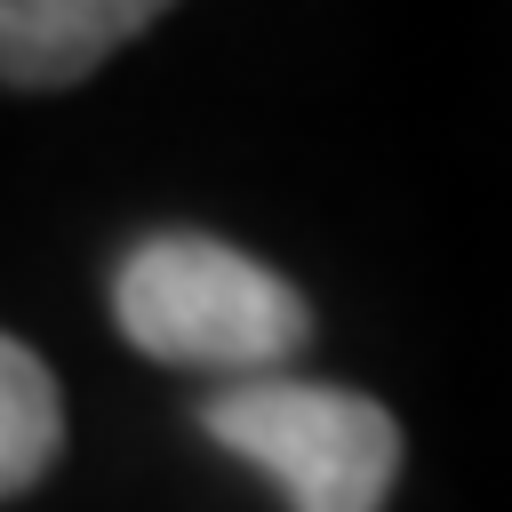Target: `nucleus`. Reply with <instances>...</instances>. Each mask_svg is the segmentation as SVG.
<instances>
[{
	"label": "nucleus",
	"instance_id": "nucleus-3",
	"mask_svg": "<svg viewBox=\"0 0 512 512\" xmlns=\"http://www.w3.org/2000/svg\"><path fill=\"white\" fill-rule=\"evenodd\" d=\"M152 0H0V80L8 88H72L112 48L152 32Z\"/></svg>",
	"mask_w": 512,
	"mask_h": 512
},
{
	"label": "nucleus",
	"instance_id": "nucleus-4",
	"mask_svg": "<svg viewBox=\"0 0 512 512\" xmlns=\"http://www.w3.org/2000/svg\"><path fill=\"white\" fill-rule=\"evenodd\" d=\"M64 448V400H56V376L16 344L0 336V496H24Z\"/></svg>",
	"mask_w": 512,
	"mask_h": 512
},
{
	"label": "nucleus",
	"instance_id": "nucleus-1",
	"mask_svg": "<svg viewBox=\"0 0 512 512\" xmlns=\"http://www.w3.org/2000/svg\"><path fill=\"white\" fill-rule=\"evenodd\" d=\"M112 320L144 360L216 368L224 384L280 376L312 336L304 296L248 248L208 240V232L136 240L112 272Z\"/></svg>",
	"mask_w": 512,
	"mask_h": 512
},
{
	"label": "nucleus",
	"instance_id": "nucleus-2",
	"mask_svg": "<svg viewBox=\"0 0 512 512\" xmlns=\"http://www.w3.org/2000/svg\"><path fill=\"white\" fill-rule=\"evenodd\" d=\"M208 440L248 456L296 512H384L400 480V424L384 400L320 376H248L200 408Z\"/></svg>",
	"mask_w": 512,
	"mask_h": 512
}]
</instances>
